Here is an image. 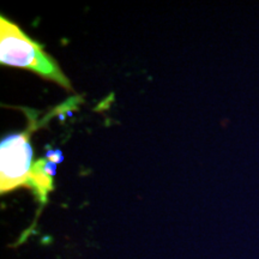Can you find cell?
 <instances>
[{
  "mask_svg": "<svg viewBox=\"0 0 259 259\" xmlns=\"http://www.w3.org/2000/svg\"><path fill=\"white\" fill-rule=\"evenodd\" d=\"M0 61L3 65L23 67L42 78L59 84L66 90H72L69 78L57 61L36 41L21 30L14 22L4 16L0 17Z\"/></svg>",
  "mask_w": 259,
  "mask_h": 259,
  "instance_id": "6da1fadb",
  "label": "cell"
},
{
  "mask_svg": "<svg viewBox=\"0 0 259 259\" xmlns=\"http://www.w3.org/2000/svg\"><path fill=\"white\" fill-rule=\"evenodd\" d=\"M32 167L29 131L5 137L0 144V190L9 192L27 186Z\"/></svg>",
  "mask_w": 259,
  "mask_h": 259,
  "instance_id": "7a4b0ae2",
  "label": "cell"
},
{
  "mask_svg": "<svg viewBox=\"0 0 259 259\" xmlns=\"http://www.w3.org/2000/svg\"><path fill=\"white\" fill-rule=\"evenodd\" d=\"M47 158H41L32 163L30 174L27 186L32 190L35 196L41 200V203H46L47 194L53 191V177H51L46 170Z\"/></svg>",
  "mask_w": 259,
  "mask_h": 259,
  "instance_id": "3957f363",
  "label": "cell"
},
{
  "mask_svg": "<svg viewBox=\"0 0 259 259\" xmlns=\"http://www.w3.org/2000/svg\"><path fill=\"white\" fill-rule=\"evenodd\" d=\"M46 158L52 162H56V163H60V162L64 161V155L59 149H54V150L47 151Z\"/></svg>",
  "mask_w": 259,
  "mask_h": 259,
  "instance_id": "277c9868",
  "label": "cell"
},
{
  "mask_svg": "<svg viewBox=\"0 0 259 259\" xmlns=\"http://www.w3.org/2000/svg\"><path fill=\"white\" fill-rule=\"evenodd\" d=\"M46 170H47V173L50 174L51 177H54L57 174V163L56 162H52V161H50V160H47L46 161Z\"/></svg>",
  "mask_w": 259,
  "mask_h": 259,
  "instance_id": "5b68a950",
  "label": "cell"
}]
</instances>
